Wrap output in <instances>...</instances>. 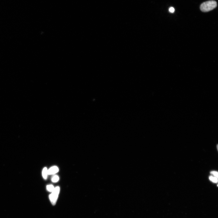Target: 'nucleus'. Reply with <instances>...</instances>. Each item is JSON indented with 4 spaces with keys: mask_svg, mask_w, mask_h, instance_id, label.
Returning a JSON list of instances; mask_svg holds the SVG:
<instances>
[{
    "mask_svg": "<svg viewBox=\"0 0 218 218\" xmlns=\"http://www.w3.org/2000/svg\"><path fill=\"white\" fill-rule=\"evenodd\" d=\"M217 6V3L216 1H210L203 3L201 5L200 8L202 12H206L212 10Z\"/></svg>",
    "mask_w": 218,
    "mask_h": 218,
    "instance_id": "f257e3e1",
    "label": "nucleus"
},
{
    "mask_svg": "<svg viewBox=\"0 0 218 218\" xmlns=\"http://www.w3.org/2000/svg\"><path fill=\"white\" fill-rule=\"evenodd\" d=\"M59 192H60V187L57 186L54 189L52 192L51 194L49 195V199L52 205H55L56 203Z\"/></svg>",
    "mask_w": 218,
    "mask_h": 218,
    "instance_id": "f03ea898",
    "label": "nucleus"
},
{
    "mask_svg": "<svg viewBox=\"0 0 218 218\" xmlns=\"http://www.w3.org/2000/svg\"><path fill=\"white\" fill-rule=\"evenodd\" d=\"M59 171L58 168L56 166H53L48 170V175H52L56 174Z\"/></svg>",
    "mask_w": 218,
    "mask_h": 218,
    "instance_id": "7ed1b4c3",
    "label": "nucleus"
},
{
    "mask_svg": "<svg viewBox=\"0 0 218 218\" xmlns=\"http://www.w3.org/2000/svg\"><path fill=\"white\" fill-rule=\"evenodd\" d=\"M48 175V170L47 167H44L42 171V175L45 179H47Z\"/></svg>",
    "mask_w": 218,
    "mask_h": 218,
    "instance_id": "20e7f679",
    "label": "nucleus"
},
{
    "mask_svg": "<svg viewBox=\"0 0 218 218\" xmlns=\"http://www.w3.org/2000/svg\"><path fill=\"white\" fill-rule=\"evenodd\" d=\"M47 191L49 192H52L54 190V188L53 185H48L47 187Z\"/></svg>",
    "mask_w": 218,
    "mask_h": 218,
    "instance_id": "39448f33",
    "label": "nucleus"
},
{
    "mask_svg": "<svg viewBox=\"0 0 218 218\" xmlns=\"http://www.w3.org/2000/svg\"><path fill=\"white\" fill-rule=\"evenodd\" d=\"M209 179L211 181L215 183H217L218 181L217 178L215 177L211 176L209 177Z\"/></svg>",
    "mask_w": 218,
    "mask_h": 218,
    "instance_id": "423d86ee",
    "label": "nucleus"
},
{
    "mask_svg": "<svg viewBox=\"0 0 218 218\" xmlns=\"http://www.w3.org/2000/svg\"><path fill=\"white\" fill-rule=\"evenodd\" d=\"M59 180V177L57 175H54L52 178V181L53 182H56Z\"/></svg>",
    "mask_w": 218,
    "mask_h": 218,
    "instance_id": "0eeeda50",
    "label": "nucleus"
},
{
    "mask_svg": "<svg viewBox=\"0 0 218 218\" xmlns=\"http://www.w3.org/2000/svg\"><path fill=\"white\" fill-rule=\"evenodd\" d=\"M211 174L213 175L215 177L217 178L218 176V172L216 171H212L211 172Z\"/></svg>",
    "mask_w": 218,
    "mask_h": 218,
    "instance_id": "6e6552de",
    "label": "nucleus"
},
{
    "mask_svg": "<svg viewBox=\"0 0 218 218\" xmlns=\"http://www.w3.org/2000/svg\"><path fill=\"white\" fill-rule=\"evenodd\" d=\"M169 11L171 13H174L175 11V9L174 7H171L169 8Z\"/></svg>",
    "mask_w": 218,
    "mask_h": 218,
    "instance_id": "1a4fd4ad",
    "label": "nucleus"
}]
</instances>
